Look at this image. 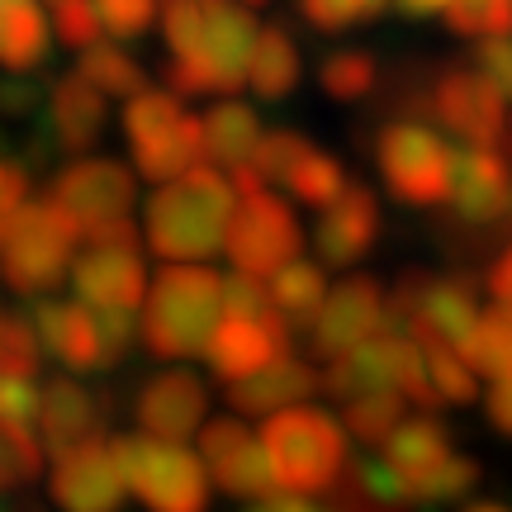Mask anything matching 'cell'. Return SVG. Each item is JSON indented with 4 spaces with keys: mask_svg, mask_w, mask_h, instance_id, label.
Returning <instances> with one entry per match:
<instances>
[{
    "mask_svg": "<svg viewBox=\"0 0 512 512\" xmlns=\"http://www.w3.org/2000/svg\"><path fill=\"white\" fill-rule=\"evenodd\" d=\"M166 86L176 95H219L247 81L256 43L252 10L238 0H162Z\"/></svg>",
    "mask_w": 512,
    "mask_h": 512,
    "instance_id": "6da1fadb",
    "label": "cell"
},
{
    "mask_svg": "<svg viewBox=\"0 0 512 512\" xmlns=\"http://www.w3.org/2000/svg\"><path fill=\"white\" fill-rule=\"evenodd\" d=\"M238 209L233 181L214 166H195L176 181H166L147 200V247L171 266H200L228 247V223Z\"/></svg>",
    "mask_w": 512,
    "mask_h": 512,
    "instance_id": "7a4b0ae2",
    "label": "cell"
},
{
    "mask_svg": "<svg viewBox=\"0 0 512 512\" xmlns=\"http://www.w3.org/2000/svg\"><path fill=\"white\" fill-rule=\"evenodd\" d=\"M261 446H266V465L280 494L313 498L337 489L351 475L347 465V432L342 422L323 413V408H285L271 413L261 427Z\"/></svg>",
    "mask_w": 512,
    "mask_h": 512,
    "instance_id": "3957f363",
    "label": "cell"
},
{
    "mask_svg": "<svg viewBox=\"0 0 512 512\" xmlns=\"http://www.w3.org/2000/svg\"><path fill=\"white\" fill-rule=\"evenodd\" d=\"M223 318V280L204 266H166L143 299V347L152 356L181 361L204 356Z\"/></svg>",
    "mask_w": 512,
    "mask_h": 512,
    "instance_id": "277c9868",
    "label": "cell"
},
{
    "mask_svg": "<svg viewBox=\"0 0 512 512\" xmlns=\"http://www.w3.org/2000/svg\"><path fill=\"white\" fill-rule=\"evenodd\" d=\"M76 242H81L76 223L48 195L38 204H24L0 233V275H5V285L19 294H34V299L48 294L72 275Z\"/></svg>",
    "mask_w": 512,
    "mask_h": 512,
    "instance_id": "5b68a950",
    "label": "cell"
},
{
    "mask_svg": "<svg viewBox=\"0 0 512 512\" xmlns=\"http://www.w3.org/2000/svg\"><path fill=\"white\" fill-rule=\"evenodd\" d=\"M228 181L238 190V209H233V223H228V256H233L238 275L271 280L299 252V223H294L290 204L275 190H266V181L252 166H238Z\"/></svg>",
    "mask_w": 512,
    "mask_h": 512,
    "instance_id": "8992f818",
    "label": "cell"
},
{
    "mask_svg": "<svg viewBox=\"0 0 512 512\" xmlns=\"http://www.w3.org/2000/svg\"><path fill=\"white\" fill-rule=\"evenodd\" d=\"M124 133L133 147V162L147 181H176L195 171L204 157L200 119L181 105L176 91H138L124 110Z\"/></svg>",
    "mask_w": 512,
    "mask_h": 512,
    "instance_id": "52a82bcc",
    "label": "cell"
},
{
    "mask_svg": "<svg viewBox=\"0 0 512 512\" xmlns=\"http://www.w3.org/2000/svg\"><path fill=\"white\" fill-rule=\"evenodd\" d=\"M114 456H119L128 494L138 498L147 512H209L204 460L190 456L181 441L119 437Z\"/></svg>",
    "mask_w": 512,
    "mask_h": 512,
    "instance_id": "ba28073f",
    "label": "cell"
},
{
    "mask_svg": "<svg viewBox=\"0 0 512 512\" xmlns=\"http://www.w3.org/2000/svg\"><path fill=\"white\" fill-rule=\"evenodd\" d=\"M38 347L53 351L67 370H110L133 342V313L91 309L76 299H38L34 304Z\"/></svg>",
    "mask_w": 512,
    "mask_h": 512,
    "instance_id": "9c48e42d",
    "label": "cell"
},
{
    "mask_svg": "<svg viewBox=\"0 0 512 512\" xmlns=\"http://www.w3.org/2000/svg\"><path fill=\"white\" fill-rule=\"evenodd\" d=\"M418 110H427L441 128H451L465 147H512V124H508V100L470 67H441L437 81L418 86ZM508 157V152H503Z\"/></svg>",
    "mask_w": 512,
    "mask_h": 512,
    "instance_id": "30bf717a",
    "label": "cell"
},
{
    "mask_svg": "<svg viewBox=\"0 0 512 512\" xmlns=\"http://www.w3.org/2000/svg\"><path fill=\"white\" fill-rule=\"evenodd\" d=\"M375 162L389 185V195L399 204H418V209H437L451 195V171H456V152L441 143L418 119H394L384 124L380 143H375Z\"/></svg>",
    "mask_w": 512,
    "mask_h": 512,
    "instance_id": "8fae6325",
    "label": "cell"
},
{
    "mask_svg": "<svg viewBox=\"0 0 512 512\" xmlns=\"http://www.w3.org/2000/svg\"><path fill=\"white\" fill-rule=\"evenodd\" d=\"M72 285L81 294V304L91 309H114L133 313L147 299V271L138 256V233L133 223H110L86 238V252H76L72 261Z\"/></svg>",
    "mask_w": 512,
    "mask_h": 512,
    "instance_id": "7c38bea8",
    "label": "cell"
},
{
    "mask_svg": "<svg viewBox=\"0 0 512 512\" xmlns=\"http://www.w3.org/2000/svg\"><path fill=\"white\" fill-rule=\"evenodd\" d=\"M48 200L76 223L81 238H91L110 223H124L133 209V176L128 166L110 162V157H76L72 166L57 171Z\"/></svg>",
    "mask_w": 512,
    "mask_h": 512,
    "instance_id": "4fadbf2b",
    "label": "cell"
},
{
    "mask_svg": "<svg viewBox=\"0 0 512 512\" xmlns=\"http://www.w3.org/2000/svg\"><path fill=\"white\" fill-rule=\"evenodd\" d=\"M384 318H389V294L380 290V280L347 275V280L323 299L318 318L309 323L313 356H323V361L347 356V351H356L361 342H370V337L384 328Z\"/></svg>",
    "mask_w": 512,
    "mask_h": 512,
    "instance_id": "5bb4252c",
    "label": "cell"
},
{
    "mask_svg": "<svg viewBox=\"0 0 512 512\" xmlns=\"http://www.w3.org/2000/svg\"><path fill=\"white\" fill-rule=\"evenodd\" d=\"M451 214L460 228H503L512 219V171L494 147H460L451 171Z\"/></svg>",
    "mask_w": 512,
    "mask_h": 512,
    "instance_id": "9a60e30c",
    "label": "cell"
},
{
    "mask_svg": "<svg viewBox=\"0 0 512 512\" xmlns=\"http://www.w3.org/2000/svg\"><path fill=\"white\" fill-rule=\"evenodd\" d=\"M290 356V323L271 313V318H238V313H223L209 347H204V361L214 366L223 384H242L252 380L256 370H266L271 361Z\"/></svg>",
    "mask_w": 512,
    "mask_h": 512,
    "instance_id": "2e32d148",
    "label": "cell"
},
{
    "mask_svg": "<svg viewBox=\"0 0 512 512\" xmlns=\"http://www.w3.org/2000/svg\"><path fill=\"white\" fill-rule=\"evenodd\" d=\"M200 460H204V475L214 479L223 494L261 498V503L275 494L271 465H266V446H261V437H252L238 418H219L204 427Z\"/></svg>",
    "mask_w": 512,
    "mask_h": 512,
    "instance_id": "e0dca14e",
    "label": "cell"
},
{
    "mask_svg": "<svg viewBox=\"0 0 512 512\" xmlns=\"http://www.w3.org/2000/svg\"><path fill=\"white\" fill-rule=\"evenodd\" d=\"M124 494L128 484L119 470V456H114V441L95 437L67 456H57L53 498L62 512H119Z\"/></svg>",
    "mask_w": 512,
    "mask_h": 512,
    "instance_id": "ac0fdd59",
    "label": "cell"
},
{
    "mask_svg": "<svg viewBox=\"0 0 512 512\" xmlns=\"http://www.w3.org/2000/svg\"><path fill=\"white\" fill-rule=\"evenodd\" d=\"M133 413L143 422L147 437L157 441H185L190 432L204 427V413H209V394L204 384L190 375V370H162L138 389L133 399Z\"/></svg>",
    "mask_w": 512,
    "mask_h": 512,
    "instance_id": "d6986e66",
    "label": "cell"
},
{
    "mask_svg": "<svg viewBox=\"0 0 512 512\" xmlns=\"http://www.w3.org/2000/svg\"><path fill=\"white\" fill-rule=\"evenodd\" d=\"M375 238H380V200H375V190L347 181V190L318 214L313 242L328 266H351L375 247Z\"/></svg>",
    "mask_w": 512,
    "mask_h": 512,
    "instance_id": "ffe728a7",
    "label": "cell"
},
{
    "mask_svg": "<svg viewBox=\"0 0 512 512\" xmlns=\"http://www.w3.org/2000/svg\"><path fill=\"white\" fill-rule=\"evenodd\" d=\"M100 437V403L91 399V389L72 375H57L43 384L38 394V441L48 456H67L76 446Z\"/></svg>",
    "mask_w": 512,
    "mask_h": 512,
    "instance_id": "44dd1931",
    "label": "cell"
},
{
    "mask_svg": "<svg viewBox=\"0 0 512 512\" xmlns=\"http://www.w3.org/2000/svg\"><path fill=\"white\" fill-rule=\"evenodd\" d=\"M318 384L323 380H318L299 356H280V361H271L266 370H256L252 380L233 384V394H228V399H233V408L247 413V418H271V413L299 408Z\"/></svg>",
    "mask_w": 512,
    "mask_h": 512,
    "instance_id": "7402d4cb",
    "label": "cell"
},
{
    "mask_svg": "<svg viewBox=\"0 0 512 512\" xmlns=\"http://www.w3.org/2000/svg\"><path fill=\"white\" fill-rule=\"evenodd\" d=\"M384 465L394 470V475L403 479V489H408V503H413V489H418L422 479L437 470L441 460H451L456 451H451V437H446V427H441L437 418H403L399 427H394V437L380 446Z\"/></svg>",
    "mask_w": 512,
    "mask_h": 512,
    "instance_id": "603a6c76",
    "label": "cell"
},
{
    "mask_svg": "<svg viewBox=\"0 0 512 512\" xmlns=\"http://www.w3.org/2000/svg\"><path fill=\"white\" fill-rule=\"evenodd\" d=\"M48 124H53L57 143L67 152H86V147L105 133V95L81 76H62L48 95Z\"/></svg>",
    "mask_w": 512,
    "mask_h": 512,
    "instance_id": "cb8c5ba5",
    "label": "cell"
},
{
    "mask_svg": "<svg viewBox=\"0 0 512 512\" xmlns=\"http://www.w3.org/2000/svg\"><path fill=\"white\" fill-rule=\"evenodd\" d=\"M48 57V15L38 0H0V67L29 76Z\"/></svg>",
    "mask_w": 512,
    "mask_h": 512,
    "instance_id": "d4e9b609",
    "label": "cell"
},
{
    "mask_svg": "<svg viewBox=\"0 0 512 512\" xmlns=\"http://www.w3.org/2000/svg\"><path fill=\"white\" fill-rule=\"evenodd\" d=\"M200 138H204V157L228 166V176H233L238 166L252 162L256 143H261V124H256V114L247 105L223 100L200 119Z\"/></svg>",
    "mask_w": 512,
    "mask_h": 512,
    "instance_id": "484cf974",
    "label": "cell"
},
{
    "mask_svg": "<svg viewBox=\"0 0 512 512\" xmlns=\"http://www.w3.org/2000/svg\"><path fill=\"white\" fill-rule=\"evenodd\" d=\"M247 86L261 100H285L299 86V48H294L290 29H256L252 57H247Z\"/></svg>",
    "mask_w": 512,
    "mask_h": 512,
    "instance_id": "4316f807",
    "label": "cell"
},
{
    "mask_svg": "<svg viewBox=\"0 0 512 512\" xmlns=\"http://www.w3.org/2000/svg\"><path fill=\"white\" fill-rule=\"evenodd\" d=\"M323 299H328V280H323V266H313V261L294 256L290 266H280L271 275V304L290 328H309L323 309Z\"/></svg>",
    "mask_w": 512,
    "mask_h": 512,
    "instance_id": "83f0119b",
    "label": "cell"
},
{
    "mask_svg": "<svg viewBox=\"0 0 512 512\" xmlns=\"http://www.w3.org/2000/svg\"><path fill=\"white\" fill-rule=\"evenodd\" d=\"M280 185L290 190L299 204H313V209H328L342 190H347V171L337 157H328L323 147L304 143V152L290 162V171L280 176Z\"/></svg>",
    "mask_w": 512,
    "mask_h": 512,
    "instance_id": "f1b7e54d",
    "label": "cell"
},
{
    "mask_svg": "<svg viewBox=\"0 0 512 512\" xmlns=\"http://www.w3.org/2000/svg\"><path fill=\"white\" fill-rule=\"evenodd\" d=\"M456 351L465 356V366L475 375H494V380L512 375V313L494 309L475 318V328L460 337Z\"/></svg>",
    "mask_w": 512,
    "mask_h": 512,
    "instance_id": "f546056e",
    "label": "cell"
},
{
    "mask_svg": "<svg viewBox=\"0 0 512 512\" xmlns=\"http://www.w3.org/2000/svg\"><path fill=\"white\" fill-rule=\"evenodd\" d=\"M323 91L332 100H342V105H356V100H366V95L380 91V57L366 53V48H337V53L323 57Z\"/></svg>",
    "mask_w": 512,
    "mask_h": 512,
    "instance_id": "4dcf8cb0",
    "label": "cell"
},
{
    "mask_svg": "<svg viewBox=\"0 0 512 512\" xmlns=\"http://www.w3.org/2000/svg\"><path fill=\"white\" fill-rule=\"evenodd\" d=\"M76 76H81V81H91L105 100H110V95L133 100V95L143 91V67H138L124 48H114V43H95V48H86V53H81Z\"/></svg>",
    "mask_w": 512,
    "mask_h": 512,
    "instance_id": "1f68e13d",
    "label": "cell"
},
{
    "mask_svg": "<svg viewBox=\"0 0 512 512\" xmlns=\"http://www.w3.org/2000/svg\"><path fill=\"white\" fill-rule=\"evenodd\" d=\"M342 422H347V432L356 441H366V446H384V441L394 437V427L403 422V399L394 394V389H380V394L347 399V408H342Z\"/></svg>",
    "mask_w": 512,
    "mask_h": 512,
    "instance_id": "d6a6232c",
    "label": "cell"
},
{
    "mask_svg": "<svg viewBox=\"0 0 512 512\" xmlns=\"http://www.w3.org/2000/svg\"><path fill=\"white\" fill-rule=\"evenodd\" d=\"M422 356H427V380H432V389H437V399L446 403H470L479 394V380L475 370L465 366V356H460L451 342H418Z\"/></svg>",
    "mask_w": 512,
    "mask_h": 512,
    "instance_id": "836d02e7",
    "label": "cell"
},
{
    "mask_svg": "<svg viewBox=\"0 0 512 512\" xmlns=\"http://www.w3.org/2000/svg\"><path fill=\"white\" fill-rule=\"evenodd\" d=\"M451 34L460 38H512V0H456L451 10H441Z\"/></svg>",
    "mask_w": 512,
    "mask_h": 512,
    "instance_id": "e575fe53",
    "label": "cell"
},
{
    "mask_svg": "<svg viewBox=\"0 0 512 512\" xmlns=\"http://www.w3.org/2000/svg\"><path fill=\"white\" fill-rule=\"evenodd\" d=\"M38 332L29 318L19 313H0V380H19V375H38Z\"/></svg>",
    "mask_w": 512,
    "mask_h": 512,
    "instance_id": "d590c367",
    "label": "cell"
},
{
    "mask_svg": "<svg viewBox=\"0 0 512 512\" xmlns=\"http://www.w3.org/2000/svg\"><path fill=\"white\" fill-rule=\"evenodd\" d=\"M389 0H299V15L309 19L313 29L323 34H342V29H356V24H370Z\"/></svg>",
    "mask_w": 512,
    "mask_h": 512,
    "instance_id": "8d00e7d4",
    "label": "cell"
},
{
    "mask_svg": "<svg viewBox=\"0 0 512 512\" xmlns=\"http://www.w3.org/2000/svg\"><path fill=\"white\" fill-rule=\"evenodd\" d=\"M475 484H479V465H475V460H470V456H451V460H441L437 470H432V475L413 489V503H456V498H465Z\"/></svg>",
    "mask_w": 512,
    "mask_h": 512,
    "instance_id": "74e56055",
    "label": "cell"
},
{
    "mask_svg": "<svg viewBox=\"0 0 512 512\" xmlns=\"http://www.w3.org/2000/svg\"><path fill=\"white\" fill-rule=\"evenodd\" d=\"M95 15H100V29L128 43L152 29V19L162 15V0H95Z\"/></svg>",
    "mask_w": 512,
    "mask_h": 512,
    "instance_id": "f35d334b",
    "label": "cell"
},
{
    "mask_svg": "<svg viewBox=\"0 0 512 512\" xmlns=\"http://www.w3.org/2000/svg\"><path fill=\"white\" fill-rule=\"evenodd\" d=\"M53 29L67 48H95L100 43V15H95V0H57L53 5Z\"/></svg>",
    "mask_w": 512,
    "mask_h": 512,
    "instance_id": "ab89813d",
    "label": "cell"
},
{
    "mask_svg": "<svg viewBox=\"0 0 512 512\" xmlns=\"http://www.w3.org/2000/svg\"><path fill=\"white\" fill-rule=\"evenodd\" d=\"M470 67L512 105V38H484L470 57Z\"/></svg>",
    "mask_w": 512,
    "mask_h": 512,
    "instance_id": "60d3db41",
    "label": "cell"
},
{
    "mask_svg": "<svg viewBox=\"0 0 512 512\" xmlns=\"http://www.w3.org/2000/svg\"><path fill=\"white\" fill-rule=\"evenodd\" d=\"M24 195H29V171L19 162H5V157H0V233H5V223L29 204Z\"/></svg>",
    "mask_w": 512,
    "mask_h": 512,
    "instance_id": "b9f144b4",
    "label": "cell"
},
{
    "mask_svg": "<svg viewBox=\"0 0 512 512\" xmlns=\"http://www.w3.org/2000/svg\"><path fill=\"white\" fill-rule=\"evenodd\" d=\"M34 105H38L34 81H24V76H5V81H0V114L19 119V114H34Z\"/></svg>",
    "mask_w": 512,
    "mask_h": 512,
    "instance_id": "7bdbcfd3",
    "label": "cell"
},
{
    "mask_svg": "<svg viewBox=\"0 0 512 512\" xmlns=\"http://www.w3.org/2000/svg\"><path fill=\"white\" fill-rule=\"evenodd\" d=\"M489 294H494L498 309L512 313V242L494 256V266H489Z\"/></svg>",
    "mask_w": 512,
    "mask_h": 512,
    "instance_id": "ee69618b",
    "label": "cell"
},
{
    "mask_svg": "<svg viewBox=\"0 0 512 512\" xmlns=\"http://www.w3.org/2000/svg\"><path fill=\"white\" fill-rule=\"evenodd\" d=\"M489 422L512 437V375L494 380V389H489Z\"/></svg>",
    "mask_w": 512,
    "mask_h": 512,
    "instance_id": "f6af8a7d",
    "label": "cell"
},
{
    "mask_svg": "<svg viewBox=\"0 0 512 512\" xmlns=\"http://www.w3.org/2000/svg\"><path fill=\"white\" fill-rule=\"evenodd\" d=\"M271 508L275 512H332V508H323V503H313V498H294V494L271 498Z\"/></svg>",
    "mask_w": 512,
    "mask_h": 512,
    "instance_id": "bcb514c9",
    "label": "cell"
},
{
    "mask_svg": "<svg viewBox=\"0 0 512 512\" xmlns=\"http://www.w3.org/2000/svg\"><path fill=\"white\" fill-rule=\"evenodd\" d=\"M408 15H432V10H451L456 0H399Z\"/></svg>",
    "mask_w": 512,
    "mask_h": 512,
    "instance_id": "7dc6e473",
    "label": "cell"
},
{
    "mask_svg": "<svg viewBox=\"0 0 512 512\" xmlns=\"http://www.w3.org/2000/svg\"><path fill=\"white\" fill-rule=\"evenodd\" d=\"M5 484H19V475H15V465H10V456H5V446H0V489Z\"/></svg>",
    "mask_w": 512,
    "mask_h": 512,
    "instance_id": "c3c4849f",
    "label": "cell"
},
{
    "mask_svg": "<svg viewBox=\"0 0 512 512\" xmlns=\"http://www.w3.org/2000/svg\"><path fill=\"white\" fill-rule=\"evenodd\" d=\"M470 512H508V508H498V503H479V508H470Z\"/></svg>",
    "mask_w": 512,
    "mask_h": 512,
    "instance_id": "681fc988",
    "label": "cell"
},
{
    "mask_svg": "<svg viewBox=\"0 0 512 512\" xmlns=\"http://www.w3.org/2000/svg\"><path fill=\"white\" fill-rule=\"evenodd\" d=\"M252 512H275V508H271V498H266V503H261V508H252Z\"/></svg>",
    "mask_w": 512,
    "mask_h": 512,
    "instance_id": "f907efd6",
    "label": "cell"
},
{
    "mask_svg": "<svg viewBox=\"0 0 512 512\" xmlns=\"http://www.w3.org/2000/svg\"><path fill=\"white\" fill-rule=\"evenodd\" d=\"M238 5H247V10H252V5H266V0H238Z\"/></svg>",
    "mask_w": 512,
    "mask_h": 512,
    "instance_id": "816d5d0a",
    "label": "cell"
},
{
    "mask_svg": "<svg viewBox=\"0 0 512 512\" xmlns=\"http://www.w3.org/2000/svg\"><path fill=\"white\" fill-rule=\"evenodd\" d=\"M53 5H57V0H53Z\"/></svg>",
    "mask_w": 512,
    "mask_h": 512,
    "instance_id": "f5cc1de1",
    "label": "cell"
}]
</instances>
